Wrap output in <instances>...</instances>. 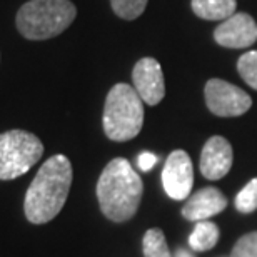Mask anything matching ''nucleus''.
<instances>
[{
	"label": "nucleus",
	"mask_w": 257,
	"mask_h": 257,
	"mask_svg": "<svg viewBox=\"0 0 257 257\" xmlns=\"http://www.w3.org/2000/svg\"><path fill=\"white\" fill-rule=\"evenodd\" d=\"M172 257H194V255H191V252H187L186 249H177V252Z\"/></svg>",
	"instance_id": "nucleus-20"
},
{
	"label": "nucleus",
	"mask_w": 257,
	"mask_h": 257,
	"mask_svg": "<svg viewBox=\"0 0 257 257\" xmlns=\"http://www.w3.org/2000/svg\"><path fill=\"white\" fill-rule=\"evenodd\" d=\"M156 164H157V156H154L151 152H142L137 157V166L142 172H149Z\"/></svg>",
	"instance_id": "nucleus-19"
},
{
	"label": "nucleus",
	"mask_w": 257,
	"mask_h": 257,
	"mask_svg": "<svg viewBox=\"0 0 257 257\" xmlns=\"http://www.w3.org/2000/svg\"><path fill=\"white\" fill-rule=\"evenodd\" d=\"M134 89L144 104L157 105L166 95L162 67L152 57H144L134 65L132 70Z\"/></svg>",
	"instance_id": "nucleus-8"
},
{
	"label": "nucleus",
	"mask_w": 257,
	"mask_h": 257,
	"mask_svg": "<svg viewBox=\"0 0 257 257\" xmlns=\"http://www.w3.org/2000/svg\"><path fill=\"white\" fill-rule=\"evenodd\" d=\"M237 70L239 75L247 82V85L257 90V50L240 55L237 60Z\"/></svg>",
	"instance_id": "nucleus-17"
},
{
	"label": "nucleus",
	"mask_w": 257,
	"mask_h": 257,
	"mask_svg": "<svg viewBox=\"0 0 257 257\" xmlns=\"http://www.w3.org/2000/svg\"><path fill=\"white\" fill-rule=\"evenodd\" d=\"M225 207H227V199L219 189L204 187L186 199V204L182 205V215L187 220L199 222L222 212Z\"/></svg>",
	"instance_id": "nucleus-11"
},
{
	"label": "nucleus",
	"mask_w": 257,
	"mask_h": 257,
	"mask_svg": "<svg viewBox=\"0 0 257 257\" xmlns=\"http://www.w3.org/2000/svg\"><path fill=\"white\" fill-rule=\"evenodd\" d=\"M72 164L62 154L52 156L40 166L25 194L24 210L32 224H45L57 217L69 197Z\"/></svg>",
	"instance_id": "nucleus-1"
},
{
	"label": "nucleus",
	"mask_w": 257,
	"mask_h": 257,
	"mask_svg": "<svg viewBox=\"0 0 257 257\" xmlns=\"http://www.w3.org/2000/svg\"><path fill=\"white\" fill-rule=\"evenodd\" d=\"M230 257H257V230L244 234L235 242Z\"/></svg>",
	"instance_id": "nucleus-18"
},
{
	"label": "nucleus",
	"mask_w": 257,
	"mask_h": 257,
	"mask_svg": "<svg viewBox=\"0 0 257 257\" xmlns=\"http://www.w3.org/2000/svg\"><path fill=\"white\" fill-rule=\"evenodd\" d=\"M44 154V144L32 132L7 131L0 134V181H12L27 174Z\"/></svg>",
	"instance_id": "nucleus-5"
},
{
	"label": "nucleus",
	"mask_w": 257,
	"mask_h": 257,
	"mask_svg": "<svg viewBox=\"0 0 257 257\" xmlns=\"http://www.w3.org/2000/svg\"><path fill=\"white\" fill-rule=\"evenodd\" d=\"M142 250H144V257H172L171 250H169L166 235L157 227L149 229L144 234Z\"/></svg>",
	"instance_id": "nucleus-14"
},
{
	"label": "nucleus",
	"mask_w": 257,
	"mask_h": 257,
	"mask_svg": "<svg viewBox=\"0 0 257 257\" xmlns=\"http://www.w3.org/2000/svg\"><path fill=\"white\" fill-rule=\"evenodd\" d=\"M77 15L70 0H29L19 9L15 25L29 40H47L62 34Z\"/></svg>",
	"instance_id": "nucleus-3"
},
{
	"label": "nucleus",
	"mask_w": 257,
	"mask_h": 257,
	"mask_svg": "<svg viewBox=\"0 0 257 257\" xmlns=\"http://www.w3.org/2000/svg\"><path fill=\"white\" fill-rule=\"evenodd\" d=\"M147 2L149 0H110V5L117 17L124 20H134L144 14Z\"/></svg>",
	"instance_id": "nucleus-15"
},
{
	"label": "nucleus",
	"mask_w": 257,
	"mask_h": 257,
	"mask_svg": "<svg viewBox=\"0 0 257 257\" xmlns=\"http://www.w3.org/2000/svg\"><path fill=\"white\" fill-rule=\"evenodd\" d=\"M144 194L141 176L124 157L110 161L97 182L102 214L112 222H125L136 215Z\"/></svg>",
	"instance_id": "nucleus-2"
},
{
	"label": "nucleus",
	"mask_w": 257,
	"mask_h": 257,
	"mask_svg": "<svg viewBox=\"0 0 257 257\" xmlns=\"http://www.w3.org/2000/svg\"><path fill=\"white\" fill-rule=\"evenodd\" d=\"M219 235L220 232L217 224L210 222V220H199L195 224L192 234L189 235V244L195 252H205V250H210L217 244Z\"/></svg>",
	"instance_id": "nucleus-13"
},
{
	"label": "nucleus",
	"mask_w": 257,
	"mask_h": 257,
	"mask_svg": "<svg viewBox=\"0 0 257 257\" xmlns=\"http://www.w3.org/2000/svg\"><path fill=\"white\" fill-rule=\"evenodd\" d=\"M164 191L174 200H186L194 186V167L186 151H174L169 154L162 169Z\"/></svg>",
	"instance_id": "nucleus-7"
},
{
	"label": "nucleus",
	"mask_w": 257,
	"mask_h": 257,
	"mask_svg": "<svg viewBox=\"0 0 257 257\" xmlns=\"http://www.w3.org/2000/svg\"><path fill=\"white\" fill-rule=\"evenodd\" d=\"M204 94L209 110L217 117H239L252 105L247 92L222 79H210L205 84Z\"/></svg>",
	"instance_id": "nucleus-6"
},
{
	"label": "nucleus",
	"mask_w": 257,
	"mask_h": 257,
	"mask_svg": "<svg viewBox=\"0 0 257 257\" xmlns=\"http://www.w3.org/2000/svg\"><path fill=\"white\" fill-rule=\"evenodd\" d=\"M105 136L114 142L137 137L144 125V102L132 85L115 84L107 94L102 117Z\"/></svg>",
	"instance_id": "nucleus-4"
},
{
	"label": "nucleus",
	"mask_w": 257,
	"mask_h": 257,
	"mask_svg": "<svg viewBox=\"0 0 257 257\" xmlns=\"http://www.w3.org/2000/svg\"><path fill=\"white\" fill-rule=\"evenodd\" d=\"M235 209L240 214H252L257 210V177L249 181L235 195Z\"/></svg>",
	"instance_id": "nucleus-16"
},
{
	"label": "nucleus",
	"mask_w": 257,
	"mask_h": 257,
	"mask_svg": "<svg viewBox=\"0 0 257 257\" xmlns=\"http://www.w3.org/2000/svg\"><path fill=\"white\" fill-rule=\"evenodd\" d=\"M232 146L222 136H212L200 152V172L209 181H219L227 176L232 167Z\"/></svg>",
	"instance_id": "nucleus-10"
},
{
	"label": "nucleus",
	"mask_w": 257,
	"mask_h": 257,
	"mask_svg": "<svg viewBox=\"0 0 257 257\" xmlns=\"http://www.w3.org/2000/svg\"><path fill=\"white\" fill-rule=\"evenodd\" d=\"M215 42L227 49H245L257 40V24L249 14H234L214 30Z\"/></svg>",
	"instance_id": "nucleus-9"
},
{
	"label": "nucleus",
	"mask_w": 257,
	"mask_h": 257,
	"mask_svg": "<svg viewBox=\"0 0 257 257\" xmlns=\"http://www.w3.org/2000/svg\"><path fill=\"white\" fill-rule=\"evenodd\" d=\"M235 0H192V10L204 20H225L235 14Z\"/></svg>",
	"instance_id": "nucleus-12"
}]
</instances>
